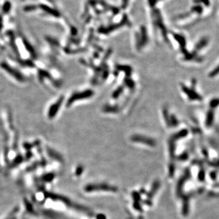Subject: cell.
I'll list each match as a JSON object with an SVG mask.
<instances>
[{"label": "cell", "instance_id": "7a4b0ae2", "mask_svg": "<svg viewBox=\"0 0 219 219\" xmlns=\"http://www.w3.org/2000/svg\"><path fill=\"white\" fill-rule=\"evenodd\" d=\"M214 117L215 113L214 111V110H209L206 113L205 119V125L207 128H210L212 127L214 122Z\"/></svg>", "mask_w": 219, "mask_h": 219}, {"label": "cell", "instance_id": "3957f363", "mask_svg": "<svg viewBox=\"0 0 219 219\" xmlns=\"http://www.w3.org/2000/svg\"><path fill=\"white\" fill-rule=\"evenodd\" d=\"M209 38L206 37H204L201 38V39L197 43L195 46V52L197 53V52L202 50L203 49L206 48L208 44H209Z\"/></svg>", "mask_w": 219, "mask_h": 219}, {"label": "cell", "instance_id": "6da1fadb", "mask_svg": "<svg viewBox=\"0 0 219 219\" xmlns=\"http://www.w3.org/2000/svg\"><path fill=\"white\" fill-rule=\"evenodd\" d=\"M182 88L189 100L192 101H201L203 100L202 96L195 91L194 86H192V87L189 88L186 85H183Z\"/></svg>", "mask_w": 219, "mask_h": 219}, {"label": "cell", "instance_id": "277c9868", "mask_svg": "<svg viewBox=\"0 0 219 219\" xmlns=\"http://www.w3.org/2000/svg\"><path fill=\"white\" fill-rule=\"evenodd\" d=\"M209 107L210 109L214 110L217 108L219 106V97L213 98L209 102Z\"/></svg>", "mask_w": 219, "mask_h": 219}, {"label": "cell", "instance_id": "5b68a950", "mask_svg": "<svg viewBox=\"0 0 219 219\" xmlns=\"http://www.w3.org/2000/svg\"><path fill=\"white\" fill-rule=\"evenodd\" d=\"M218 75H219V64L210 71L209 74H208V76L210 78H214Z\"/></svg>", "mask_w": 219, "mask_h": 219}]
</instances>
